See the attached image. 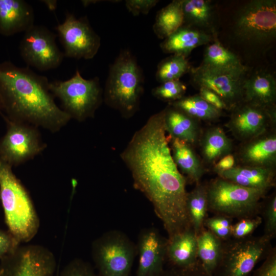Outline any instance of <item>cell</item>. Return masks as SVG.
<instances>
[{"label": "cell", "mask_w": 276, "mask_h": 276, "mask_svg": "<svg viewBox=\"0 0 276 276\" xmlns=\"http://www.w3.org/2000/svg\"><path fill=\"white\" fill-rule=\"evenodd\" d=\"M252 276H276V252L275 249L269 252L262 264Z\"/></svg>", "instance_id": "cell-40"}, {"label": "cell", "mask_w": 276, "mask_h": 276, "mask_svg": "<svg viewBox=\"0 0 276 276\" xmlns=\"http://www.w3.org/2000/svg\"><path fill=\"white\" fill-rule=\"evenodd\" d=\"M197 242L198 262L207 273L213 276L221 259V240L209 229H203L197 236Z\"/></svg>", "instance_id": "cell-27"}, {"label": "cell", "mask_w": 276, "mask_h": 276, "mask_svg": "<svg viewBox=\"0 0 276 276\" xmlns=\"http://www.w3.org/2000/svg\"><path fill=\"white\" fill-rule=\"evenodd\" d=\"M56 276H58V275H56Z\"/></svg>", "instance_id": "cell-46"}, {"label": "cell", "mask_w": 276, "mask_h": 276, "mask_svg": "<svg viewBox=\"0 0 276 276\" xmlns=\"http://www.w3.org/2000/svg\"><path fill=\"white\" fill-rule=\"evenodd\" d=\"M213 39L210 33L183 25L164 39L160 47L164 53L187 57L195 48L211 43Z\"/></svg>", "instance_id": "cell-21"}, {"label": "cell", "mask_w": 276, "mask_h": 276, "mask_svg": "<svg viewBox=\"0 0 276 276\" xmlns=\"http://www.w3.org/2000/svg\"><path fill=\"white\" fill-rule=\"evenodd\" d=\"M184 274L185 276H213L207 273L201 267L199 262L193 269Z\"/></svg>", "instance_id": "cell-43"}, {"label": "cell", "mask_w": 276, "mask_h": 276, "mask_svg": "<svg viewBox=\"0 0 276 276\" xmlns=\"http://www.w3.org/2000/svg\"><path fill=\"white\" fill-rule=\"evenodd\" d=\"M165 109L136 131L121 157L134 187L152 203L170 238L191 228L186 211L187 179L172 156L164 126Z\"/></svg>", "instance_id": "cell-1"}, {"label": "cell", "mask_w": 276, "mask_h": 276, "mask_svg": "<svg viewBox=\"0 0 276 276\" xmlns=\"http://www.w3.org/2000/svg\"><path fill=\"white\" fill-rule=\"evenodd\" d=\"M169 105L179 109L198 121L214 122L222 114L219 110L203 100L199 95L185 97Z\"/></svg>", "instance_id": "cell-31"}, {"label": "cell", "mask_w": 276, "mask_h": 276, "mask_svg": "<svg viewBox=\"0 0 276 276\" xmlns=\"http://www.w3.org/2000/svg\"><path fill=\"white\" fill-rule=\"evenodd\" d=\"M231 111L225 126L242 143L275 128V107H265L242 101Z\"/></svg>", "instance_id": "cell-13"}, {"label": "cell", "mask_w": 276, "mask_h": 276, "mask_svg": "<svg viewBox=\"0 0 276 276\" xmlns=\"http://www.w3.org/2000/svg\"><path fill=\"white\" fill-rule=\"evenodd\" d=\"M198 143L203 164L211 166L231 153L233 146L231 139L218 126L209 128L201 133Z\"/></svg>", "instance_id": "cell-25"}, {"label": "cell", "mask_w": 276, "mask_h": 276, "mask_svg": "<svg viewBox=\"0 0 276 276\" xmlns=\"http://www.w3.org/2000/svg\"><path fill=\"white\" fill-rule=\"evenodd\" d=\"M186 89V85L179 80L168 81L153 88L152 94L155 98L169 103L182 98Z\"/></svg>", "instance_id": "cell-33"}, {"label": "cell", "mask_w": 276, "mask_h": 276, "mask_svg": "<svg viewBox=\"0 0 276 276\" xmlns=\"http://www.w3.org/2000/svg\"><path fill=\"white\" fill-rule=\"evenodd\" d=\"M239 165L275 168L276 132L275 128L242 143L238 152Z\"/></svg>", "instance_id": "cell-17"}, {"label": "cell", "mask_w": 276, "mask_h": 276, "mask_svg": "<svg viewBox=\"0 0 276 276\" xmlns=\"http://www.w3.org/2000/svg\"><path fill=\"white\" fill-rule=\"evenodd\" d=\"M236 159L232 153L224 156L213 166V171L218 174L234 168L236 166Z\"/></svg>", "instance_id": "cell-42"}, {"label": "cell", "mask_w": 276, "mask_h": 276, "mask_svg": "<svg viewBox=\"0 0 276 276\" xmlns=\"http://www.w3.org/2000/svg\"><path fill=\"white\" fill-rule=\"evenodd\" d=\"M235 31L244 40L263 42L275 38L276 3L273 0H254L239 11Z\"/></svg>", "instance_id": "cell-9"}, {"label": "cell", "mask_w": 276, "mask_h": 276, "mask_svg": "<svg viewBox=\"0 0 276 276\" xmlns=\"http://www.w3.org/2000/svg\"><path fill=\"white\" fill-rule=\"evenodd\" d=\"M56 37L47 27L40 25H34L25 32L19 50L28 66L46 71L61 64L64 55L56 44Z\"/></svg>", "instance_id": "cell-10"}, {"label": "cell", "mask_w": 276, "mask_h": 276, "mask_svg": "<svg viewBox=\"0 0 276 276\" xmlns=\"http://www.w3.org/2000/svg\"><path fill=\"white\" fill-rule=\"evenodd\" d=\"M211 42L205 48L203 60L199 67L220 72L247 70L236 54L217 40Z\"/></svg>", "instance_id": "cell-26"}, {"label": "cell", "mask_w": 276, "mask_h": 276, "mask_svg": "<svg viewBox=\"0 0 276 276\" xmlns=\"http://www.w3.org/2000/svg\"><path fill=\"white\" fill-rule=\"evenodd\" d=\"M218 175L242 186L267 192L275 183V168L236 165Z\"/></svg>", "instance_id": "cell-22"}, {"label": "cell", "mask_w": 276, "mask_h": 276, "mask_svg": "<svg viewBox=\"0 0 276 276\" xmlns=\"http://www.w3.org/2000/svg\"><path fill=\"white\" fill-rule=\"evenodd\" d=\"M160 276H185V274L171 268L168 270H164Z\"/></svg>", "instance_id": "cell-44"}, {"label": "cell", "mask_w": 276, "mask_h": 276, "mask_svg": "<svg viewBox=\"0 0 276 276\" xmlns=\"http://www.w3.org/2000/svg\"><path fill=\"white\" fill-rule=\"evenodd\" d=\"M270 241L264 236L247 237L223 245L220 262L213 276H248L269 253L266 254Z\"/></svg>", "instance_id": "cell-8"}, {"label": "cell", "mask_w": 276, "mask_h": 276, "mask_svg": "<svg viewBox=\"0 0 276 276\" xmlns=\"http://www.w3.org/2000/svg\"><path fill=\"white\" fill-rule=\"evenodd\" d=\"M183 24L182 0H174L158 11L153 30L158 38L165 39Z\"/></svg>", "instance_id": "cell-29"}, {"label": "cell", "mask_w": 276, "mask_h": 276, "mask_svg": "<svg viewBox=\"0 0 276 276\" xmlns=\"http://www.w3.org/2000/svg\"><path fill=\"white\" fill-rule=\"evenodd\" d=\"M184 24L213 32L214 9L208 0H182Z\"/></svg>", "instance_id": "cell-28"}, {"label": "cell", "mask_w": 276, "mask_h": 276, "mask_svg": "<svg viewBox=\"0 0 276 276\" xmlns=\"http://www.w3.org/2000/svg\"><path fill=\"white\" fill-rule=\"evenodd\" d=\"M49 82L29 67L0 62V102L10 118L54 132L71 118L56 104Z\"/></svg>", "instance_id": "cell-2"}, {"label": "cell", "mask_w": 276, "mask_h": 276, "mask_svg": "<svg viewBox=\"0 0 276 276\" xmlns=\"http://www.w3.org/2000/svg\"><path fill=\"white\" fill-rule=\"evenodd\" d=\"M159 1L157 0H126V7L133 16L147 14Z\"/></svg>", "instance_id": "cell-39"}, {"label": "cell", "mask_w": 276, "mask_h": 276, "mask_svg": "<svg viewBox=\"0 0 276 276\" xmlns=\"http://www.w3.org/2000/svg\"><path fill=\"white\" fill-rule=\"evenodd\" d=\"M49 88L53 96L60 100L62 109L80 122L93 117L102 102L99 78L84 79L78 70L67 80L49 82Z\"/></svg>", "instance_id": "cell-6"}, {"label": "cell", "mask_w": 276, "mask_h": 276, "mask_svg": "<svg viewBox=\"0 0 276 276\" xmlns=\"http://www.w3.org/2000/svg\"><path fill=\"white\" fill-rule=\"evenodd\" d=\"M34 13L23 0H0V34L8 36L25 32L34 25Z\"/></svg>", "instance_id": "cell-19"}, {"label": "cell", "mask_w": 276, "mask_h": 276, "mask_svg": "<svg viewBox=\"0 0 276 276\" xmlns=\"http://www.w3.org/2000/svg\"><path fill=\"white\" fill-rule=\"evenodd\" d=\"M169 136L173 159L181 174L189 180L200 183L205 172L202 160L191 144L176 138Z\"/></svg>", "instance_id": "cell-24"}, {"label": "cell", "mask_w": 276, "mask_h": 276, "mask_svg": "<svg viewBox=\"0 0 276 276\" xmlns=\"http://www.w3.org/2000/svg\"><path fill=\"white\" fill-rule=\"evenodd\" d=\"M59 276H96L91 265L80 259H75L64 266Z\"/></svg>", "instance_id": "cell-37"}, {"label": "cell", "mask_w": 276, "mask_h": 276, "mask_svg": "<svg viewBox=\"0 0 276 276\" xmlns=\"http://www.w3.org/2000/svg\"><path fill=\"white\" fill-rule=\"evenodd\" d=\"M262 218L259 216H252L241 219L233 225L232 234L236 239H240L249 236L261 224Z\"/></svg>", "instance_id": "cell-36"}, {"label": "cell", "mask_w": 276, "mask_h": 276, "mask_svg": "<svg viewBox=\"0 0 276 276\" xmlns=\"http://www.w3.org/2000/svg\"><path fill=\"white\" fill-rule=\"evenodd\" d=\"M143 85V72L136 58L130 51H122L109 68L105 102L124 117L130 118L139 109Z\"/></svg>", "instance_id": "cell-4"}, {"label": "cell", "mask_w": 276, "mask_h": 276, "mask_svg": "<svg viewBox=\"0 0 276 276\" xmlns=\"http://www.w3.org/2000/svg\"><path fill=\"white\" fill-rule=\"evenodd\" d=\"M46 146L35 126L12 121L0 142L1 159L10 166L18 165L33 158Z\"/></svg>", "instance_id": "cell-14"}, {"label": "cell", "mask_w": 276, "mask_h": 276, "mask_svg": "<svg viewBox=\"0 0 276 276\" xmlns=\"http://www.w3.org/2000/svg\"><path fill=\"white\" fill-rule=\"evenodd\" d=\"M208 209L229 218L255 216L267 192L246 188L218 177L206 185Z\"/></svg>", "instance_id": "cell-5"}, {"label": "cell", "mask_w": 276, "mask_h": 276, "mask_svg": "<svg viewBox=\"0 0 276 276\" xmlns=\"http://www.w3.org/2000/svg\"><path fill=\"white\" fill-rule=\"evenodd\" d=\"M136 253V246L118 230L104 233L91 245L98 276H129Z\"/></svg>", "instance_id": "cell-7"}, {"label": "cell", "mask_w": 276, "mask_h": 276, "mask_svg": "<svg viewBox=\"0 0 276 276\" xmlns=\"http://www.w3.org/2000/svg\"><path fill=\"white\" fill-rule=\"evenodd\" d=\"M167 240L155 228H145L140 233L137 253L136 276H160L164 271Z\"/></svg>", "instance_id": "cell-16"}, {"label": "cell", "mask_w": 276, "mask_h": 276, "mask_svg": "<svg viewBox=\"0 0 276 276\" xmlns=\"http://www.w3.org/2000/svg\"><path fill=\"white\" fill-rule=\"evenodd\" d=\"M247 70L220 72L191 70V80L198 88L205 87L216 93L231 110L243 101L242 86Z\"/></svg>", "instance_id": "cell-15"}, {"label": "cell", "mask_w": 276, "mask_h": 276, "mask_svg": "<svg viewBox=\"0 0 276 276\" xmlns=\"http://www.w3.org/2000/svg\"><path fill=\"white\" fill-rule=\"evenodd\" d=\"M186 206L191 226L197 236L203 229L208 210L206 185L198 183L187 193Z\"/></svg>", "instance_id": "cell-30"}, {"label": "cell", "mask_w": 276, "mask_h": 276, "mask_svg": "<svg viewBox=\"0 0 276 276\" xmlns=\"http://www.w3.org/2000/svg\"><path fill=\"white\" fill-rule=\"evenodd\" d=\"M65 57L91 59L98 53L101 38L86 17L77 18L67 12L63 22L56 28Z\"/></svg>", "instance_id": "cell-12"}, {"label": "cell", "mask_w": 276, "mask_h": 276, "mask_svg": "<svg viewBox=\"0 0 276 276\" xmlns=\"http://www.w3.org/2000/svg\"><path fill=\"white\" fill-rule=\"evenodd\" d=\"M1 261L0 276H54L57 267L53 252L39 244L20 245Z\"/></svg>", "instance_id": "cell-11"}, {"label": "cell", "mask_w": 276, "mask_h": 276, "mask_svg": "<svg viewBox=\"0 0 276 276\" xmlns=\"http://www.w3.org/2000/svg\"><path fill=\"white\" fill-rule=\"evenodd\" d=\"M265 233L263 235L269 240L276 234V196L273 195L267 202L263 212Z\"/></svg>", "instance_id": "cell-35"}, {"label": "cell", "mask_w": 276, "mask_h": 276, "mask_svg": "<svg viewBox=\"0 0 276 276\" xmlns=\"http://www.w3.org/2000/svg\"><path fill=\"white\" fill-rule=\"evenodd\" d=\"M198 94L203 100L217 109L222 111L228 108L222 99L215 92L205 87H199Z\"/></svg>", "instance_id": "cell-41"}, {"label": "cell", "mask_w": 276, "mask_h": 276, "mask_svg": "<svg viewBox=\"0 0 276 276\" xmlns=\"http://www.w3.org/2000/svg\"><path fill=\"white\" fill-rule=\"evenodd\" d=\"M42 2L51 11H54L56 9L57 4L56 1H43Z\"/></svg>", "instance_id": "cell-45"}, {"label": "cell", "mask_w": 276, "mask_h": 276, "mask_svg": "<svg viewBox=\"0 0 276 276\" xmlns=\"http://www.w3.org/2000/svg\"><path fill=\"white\" fill-rule=\"evenodd\" d=\"M166 259L171 268L183 273L198 264L197 236L192 227L168 238Z\"/></svg>", "instance_id": "cell-18"}, {"label": "cell", "mask_w": 276, "mask_h": 276, "mask_svg": "<svg viewBox=\"0 0 276 276\" xmlns=\"http://www.w3.org/2000/svg\"><path fill=\"white\" fill-rule=\"evenodd\" d=\"M20 243L9 231L0 229V259L12 254Z\"/></svg>", "instance_id": "cell-38"}, {"label": "cell", "mask_w": 276, "mask_h": 276, "mask_svg": "<svg viewBox=\"0 0 276 276\" xmlns=\"http://www.w3.org/2000/svg\"><path fill=\"white\" fill-rule=\"evenodd\" d=\"M204 224L221 240H227L232 236L233 225L231 218L218 215L206 219Z\"/></svg>", "instance_id": "cell-34"}, {"label": "cell", "mask_w": 276, "mask_h": 276, "mask_svg": "<svg viewBox=\"0 0 276 276\" xmlns=\"http://www.w3.org/2000/svg\"><path fill=\"white\" fill-rule=\"evenodd\" d=\"M164 126L171 137L193 146L199 142L201 134L199 121L170 105L165 109Z\"/></svg>", "instance_id": "cell-23"}, {"label": "cell", "mask_w": 276, "mask_h": 276, "mask_svg": "<svg viewBox=\"0 0 276 276\" xmlns=\"http://www.w3.org/2000/svg\"><path fill=\"white\" fill-rule=\"evenodd\" d=\"M243 101L265 107H275L276 80L267 72L246 77L242 86Z\"/></svg>", "instance_id": "cell-20"}, {"label": "cell", "mask_w": 276, "mask_h": 276, "mask_svg": "<svg viewBox=\"0 0 276 276\" xmlns=\"http://www.w3.org/2000/svg\"><path fill=\"white\" fill-rule=\"evenodd\" d=\"M190 69L187 57L173 54L159 63L156 79L160 83L168 81L179 80Z\"/></svg>", "instance_id": "cell-32"}, {"label": "cell", "mask_w": 276, "mask_h": 276, "mask_svg": "<svg viewBox=\"0 0 276 276\" xmlns=\"http://www.w3.org/2000/svg\"><path fill=\"white\" fill-rule=\"evenodd\" d=\"M0 200L8 231L20 243L30 241L39 230V216L27 189L1 158Z\"/></svg>", "instance_id": "cell-3"}]
</instances>
